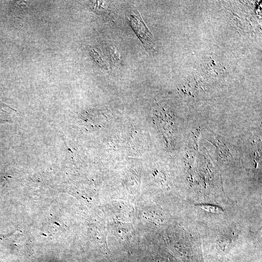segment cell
<instances>
[{"label":"cell","mask_w":262,"mask_h":262,"mask_svg":"<svg viewBox=\"0 0 262 262\" xmlns=\"http://www.w3.org/2000/svg\"><path fill=\"white\" fill-rule=\"evenodd\" d=\"M127 16L131 26L145 48L147 51H150L153 48L152 36L137 10L134 9L130 11Z\"/></svg>","instance_id":"obj_1"},{"label":"cell","mask_w":262,"mask_h":262,"mask_svg":"<svg viewBox=\"0 0 262 262\" xmlns=\"http://www.w3.org/2000/svg\"><path fill=\"white\" fill-rule=\"evenodd\" d=\"M199 206L203 209V210L214 213H219L222 212V210L218 206L211 205H201Z\"/></svg>","instance_id":"obj_2"},{"label":"cell","mask_w":262,"mask_h":262,"mask_svg":"<svg viewBox=\"0 0 262 262\" xmlns=\"http://www.w3.org/2000/svg\"><path fill=\"white\" fill-rule=\"evenodd\" d=\"M9 121L7 120H5V119H0V124H1V123H5L7 122H8Z\"/></svg>","instance_id":"obj_3"}]
</instances>
